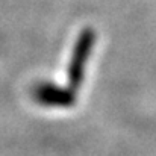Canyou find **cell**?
<instances>
[{"instance_id": "1", "label": "cell", "mask_w": 156, "mask_h": 156, "mask_svg": "<svg viewBox=\"0 0 156 156\" xmlns=\"http://www.w3.org/2000/svg\"><path fill=\"white\" fill-rule=\"evenodd\" d=\"M96 44V34L91 29H85L79 34V38L74 44V49L71 53V59L68 64L67 70V77H68V87L76 91L80 88L85 79V70L88 65L90 55L93 52V47Z\"/></svg>"}, {"instance_id": "2", "label": "cell", "mask_w": 156, "mask_h": 156, "mask_svg": "<svg viewBox=\"0 0 156 156\" xmlns=\"http://www.w3.org/2000/svg\"><path fill=\"white\" fill-rule=\"evenodd\" d=\"M34 99L46 108H70L76 102L74 91L67 87H59L55 83H40L34 90Z\"/></svg>"}]
</instances>
